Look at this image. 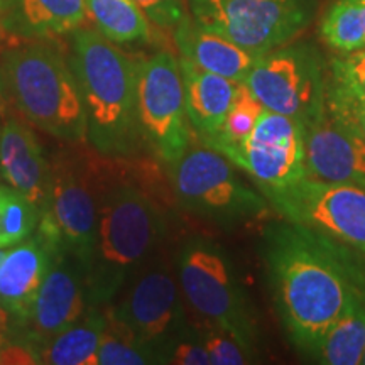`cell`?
Returning a JSON list of instances; mask_svg holds the SVG:
<instances>
[{
	"mask_svg": "<svg viewBox=\"0 0 365 365\" xmlns=\"http://www.w3.org/2000/svg\"><path fill=\"white\" fill-rule=\"evenodd\" d=\"M54 261V252L38 234L7 250L0 264V307L22 328L33 312L36 296Z\"/></svg>",
	"mask_w": 365,
	"mask_h": 365,
	"instance_id": "2e32d148",
	"label": "cell"
},
{
	"mask_svg": "<svg viewBox=\"0 0 365 365\" xmlns=\"http://www.w3.org/2000/svg\"><path fill=\"white\" fill-rule=\"evenodd\" d=\"M365 352V293H360L323 336L314 362L359 365Z\"/></svg>",
	"mask_w": 365,
	"mask_h": 365,
	"instance_id": "7402d4cb",
	"label": "cell"
},
{
	"mask_svg": "<svg viewBox=\"0 0 365 365\" xmlns=\"http://www.w3.org/2000/svg\"><path fill=\"white\" fill-rule=\"evenodd\" d=\"M362 364L365 365V352H364V357H362Z\"/></svg>",
	"mask_w": 365,
	"mask_h": 365,
	"instance_id": "60d3db41",
	"label": "cell"
},
{
	"mask_svg": "<svg viewBox=\"0 0 365 365\" xmlns=\"http://www.w3.org/2000/svg\"><path fill=\"white\" fill-rule=\"evenodd\" d=\"M313 14L314 0H190L196 24L257 54L291 43Z\"/></svg>",
	"mask_w": 365,
	"mask_h": 365,
	"instance_id": "30bf717a",
	"label": "cell"
},
{
	"mask_svg": "<svg viewBox=\"0 0 365 365\" xmlns=\"http://www.w3.org/2000/svg\"><path fill=\"white\" fill-rule=\"evenodd\" d=\"M166 234L161 208L139 185L113 173L100 200L97 234L85 272L88 303L107 307Z\"/></svg>",
	"mask_w": 365,
	"mask_h": 365,
	"instance_id": "3957f363",
	"label": "cell"
},
{
	"mask_svg": "<svg viewBox=\"0 0 365 365\" xmlns=\"http://www.w3.org/2000/svg\"><path fill=\"white\" fill-rule=\"evenodd\" d=\"M7 95L6 90H4V83H2V76H0V122L6 118V112H7Z\"/></svg>",
	"mask_w": 365,
	"mask_h": 365,
	"instance_id": "836d02e7",
	"label": "cell"
},
{
	"mask_svg": "<svg viewBox=\"0 0 365 365\" xmlns=\"http://www.w3.org/2000/svg\"><path fill=\"white\" fill-rule=\"evenodd\" d=\"M7 100L26 120L71 144L86 143V113L70 59L53 46H14L0 58Z\"/></svg>",
	"mask_w": 365,
	"mask_h": 365,
	"instance_id": "277c9868",
	"label": "cell"
},
{
	"mask_svg": "<svg viewBox=\"0 0 365 365\" xmlns=\"http://www.w3.org/2000/svg\"><path fill=\"white\" fill-rule=\"evenodd\" d=\"M196 330L207 349L210 364L244 365L255 362V350L237 339L234 333L210 323H202Z\"/></svg>",
	"mask_w": 365,
	"mask_h": 365,
	"instance_id": "f1b7e54d",
	"label": "cell"
},
{
	"mask_svg": "<svg viewBox=\"0 0 365 365\" xmlns=\"http://www.w3.org/2000/svg\"><path fill=\"white\" fill-rule=\"evenodd\" d=\"M49 159L36 132L21 118L0 124V180L43 207L48 190Z\"/></svg>",
	"mask_w": 365,
	"mask_h": 365,
	"instance_id": "e0dca14e",
	"label": "cell"
},
{
	"mask_svg": "<svg viewBox=\"0 0 365 365\" xmlns=\"http://www.w3.org/2000/svg\"><path fill=\"white\" fill-rule=\"evenodd\" d=\"M4 31V27H2V16H0V33H2Z\"/></svg>",
	"mask_w": 365,
	"mask_h": 365,
	"instance_id": "ab89813d",
	"label": "cell"
},
{
	"mask_svg": "<svg viewBox=\"0 0 365 365\" xmlns=\"http://www.w3.org/2000/svg\"><path fill=\"white\" fill-rule=\"evenodd\" d=\"M262 257L287 340L314 360L328 328L365 293L362 261L354 250L287 220L267 228Z\"/></svg>",
	"mask_w": 365,
	"mask_h": 365,
	"instance_id": "6da1fadb",
	"label": "cell"
},
{
	"mask_svg": "<svg viewBox=\"0 0 365 365\" xmlns=\"http://www.w3.org/2000/svg\"><path fill=\"white\" fill-rule=\"evenodd\" d=\"M137 117L144 144L166 164L190 148L191 130L185 103L180 59L159 51L137 61Z\"/></svg>",
	"mask_w": 365,
	"mask_h": 365,
	"instance_id": "8fae6325",
	"label": "cell"
},
{
	"mask_svg": "<svg viewBox=\"0 0 365 365\" xmlns=\"http://www.w3.org/2000/svg\"><path fill=\"white\" fill-rule=\"evenodd\" d=\"M88 304L83 266L71 255L56 254L36 296L29 319L19 328L21 335L41 349L58 333L75 325Z\"/></svg>",
	"mask_w": 365,
	"mask_h": 365,
	"instance_id": "9a60e30c",
	"label": "cell"
},
{
	"mask_svg": "<svg viewBox=\"0 0 365 365\" xmlns=\"http://www.w3.org/2000/svg\"><path fill=\"white\" fill-rule=\"evenodd\" d=\"M166 364L175 365H208L210 357L205 349L198 330L193 327L188 333L178 339L171 345L170 352L166 355Z\"/></svg>",
	"mask_w": 365,
	"mask_h": 365,
	"instance_id": "f546056e",
	"label": "cell"
},
{
	"mask_svg": "<svg viewBox=\"0 0 365 365\" xmlns=\"http://www.w3.org/2000/svg\"><path fill=\"white\" fill-rule=\"evenodd\" d=\"M222 154L247 173L266 198L308 176L304 124L267 108L247 139Z\"/></svg>",
	"mask_w": 365,
	"mask_h": 365,
	"instance_id": "4fadbf2b",
	"label": "cell"
},
{
	"mask_svg": "<svg viewBox=\"0 0 365 365\" xmlns=\"http://www.w3.org/2000/svg\"><path fill=\"white\" fill-rule=\"evenodd\" d=\"M267 200L287 222L365 255V188L304 176Z\"/></svg>",
	"mask_w": 365,
	"mask_h": 365,
	"instance_id": "7c38bea8",
	"label": "cell"
},
{
	"mask_svg": "<svg viewBox=\"0 0 365 365\" xmlns=\"http://www.w3.org/2000/svg\"><path fill=\"white\" fill-rule=\"evenodd\" d=\"M304 149L309 178L365 188V134L350 115L327 105L304 125Z\"/></svg>",
	"mask_w": 365,
	"mask_h": 365,
	"instance_id": "5bb4252c",
	"label": "cell"
},
{
	"mask_svg": "<svg viewBox=\"0 0 365 365\" xmlns=\"http://www.w3.org/2000/svg\"><path fill=\"white\" fill-rule=\"evenodd\" d=\"M88 16L105 38L115 44L148 41L149 19L135 0H85Z\"/></svg>",
	"mask_w": 365,
	"mask_h": 365,
	"instance_id": "603a6c76",
	"label": "cell"
},
{
	"mask_svg": "<svg viewBox=\"0 0 365 365\" xmlns=\"http://www.w3.org/2000/svg\"><path fill=\"white\" fill-rule=\"evenodd\" d=\"M234 164L203 145L186 150L171 164V182L182 208L217 225L234 227L266 215L264 195L240 180Z\"/></svg>",
	"mask_w": 365,
	"mask_h": 365,
	"instance_id": "52a82bcc",
	"label": "cell"
},
{
	"mask_svg": "<svg viewBox=\"0 0 365 365\" xmlns=\"http://www.w3.org/2000/svg\"><path fill=\"white\" fill-rule=\"evenodd\" d=\"M264 112V105L250 93L245 83H239L235 98L232 102L230 110H228L225 120H223L222 129L213 139L203 143L208 148L222 153L223 149L235 148L244 143L254 130L255 124L261 118Z\"/></svg>",
	"mask_w": 365,
	"mask_h": 365,
	"instance_id": "4316f807",
	"label": "cell"
},
{
	"mask_svg": "<svg viewBox=\"0 0 365 365\" xmlns=\"http://www.w3.org/2000/svg\"><path fill=\"white\" fill-rule=\"evenodd\" d=\"M180 59L185 103L190 125L198 132L203 143L213 139L222 129L239 83L225 76L205 71L186 58Z\"/></svg>",
	"mask_w": 365,
	"mask_h": 365,
	"instance_id": "d6986e66",
	"label": "cell"
},
{
	"mask_svg": "<svg viewBox=\"0 0 365 365\" xmlns=\"http://www.w3.org/2000/svg\"><path fill=\"white\" fill-rule=\"evenodd\" d=\"M43 364L41 349L34 341L21 335L19 339L9 336L0 349V365H36Z\"/></svg>",
	"mask_w": 365,
	"mask_h": 365,
	"instance_id": "1f68e13d",
	"label": "cell"
},
{
	"mask_svg": "<svg viewBox=\"0 0 365 365\" xmlns=\"http://www.w3.org/2000/svg\"><path fill=\"white\" fill-rule=\"evenodd\" d=\"M346 115L352 117L354 120L357 122V124H359L360 129L364 130V134H365V103L359 105V107H355L354 110L350 112V113H346Z\"/></svg>",
	"mask_w": 365,
	"mask_h": 365,
	"instance_id": "d6a6232c",
	"label": "cell"
},
{
	"mask_svg": "<svg viewBox=\"0 0 365 365\" xmlns=\"http://www.w3.org/2000/svg\"><path fill=\"white\" fill-rule=\"evenodd\" d=\"M39 217L38 205L9 186L0 210V247H12L33 235Z\"/></svg>",
	"mask_w": 365,
	"mask_h": 365,
	"instance_id": "83f0119b",
	"label": "cell"
},
{
	"mask_svg": "<svg viewBox=\"0 0 365 365\" xmlns=\"http://www.w3.org/2000/svg\"><path fill=\"white\" fill-rule=\"evenodd\" d=\"M9 333H11V330H0V349H2L4 344H6V341H7Z\"/></svg>",
	"mask_w": 365,
	"mask_h": 365,
	"instance_id": "d590c367",
	"label": "cell"
},
{
	"mask_svg": "<svg viewBox=\"0 0 365 365\" xmlns=\"http://www.w3.org/2000/svg\"><path fill=\"white\" fill-rule=\"evenodd\" d=\"M11 0H0V16H4V12L7 11V6Z\"/></svg>",
	"mask_w": 365,
	"mask_h": 365,
	"instance_id": "74e56055",
	"label": "cell"
},
{
	"mask_svg": "<svg viewBox=\"0 0 365 365\" xmlns=\"http://www.w3.org/2000/svg\"><path fill=\"white\" fill-rule=\"evenodd\" d=\"M110 158L65 149L49 159L48 190L36 234L56 254L75 257L85 272L97 234L100 200L113 175Z\"/></svg>",
	"mask_w": 365,
	"mask_h": 365,
	"instance_id": "5b68a950",
	"label": "cell"
},
{
	"mask_svg": "<svg viewBox=\"0 0 365 365\" xmlns=\"http://www.w3.org/2000/svg\"><path fill=\"white\" fill-rule=\"evenodd\" d=\"M70 65L78 80L86 113V140L95 153L130 159L143 149L137 117V61L98 29L71 33Z\"/></svg>",
	"mask_w": 365,
	"mask_h": 365,
	"instance_id": "7a4b0ae2",
	"label": "cell"
},
{
	"mask_svg": "<svg viewBox=\"0 0 365 365\" xmlns=\"http://www.w3.org/2000/svg\"><path fill=\"white\" fill-rule=\"evenodd\" d=\"M365 103V48L331 58L327 75V105L350 113Z\"/></svg>",
	"mask_w": 365,
	"mask_h": 365,
	"instance_id": "cb8c5ba5",
	"label": "cell"
},
{
	"mask_svg": "<svg viewBox=\"0 0 365 365\" xmlns=\"http://www.w3.org/2000/svg\"><path fill=\"white\" fill-rule=\"evenodd\" d=\"M6 254H7V249L6 247H0V264H2L4 257H6Z\"/></svg>",
	"mask_w": 365,
	"mask_h": 365,
	"instance_id": "f35d334b",
	"label": "cell"
},
{
	"mask_svg": "<svg viewBox=\"0 0 365 365\" xmlns=\"http://www.w3.org/2000/svg\"><path fill=\"white\" fill-rule=\"evenodd\" d=\"M7 185H0V210H2V203H4V198H6V193H7Z\"/></svg>",
	"mask_w": 365,
	"mask_h": 365,
	"instance_id": "8d00e7d4",
	"label": "cell"
},
{
	"mask_svg": "<svg viewBox=\"0 0 365 365\" xmlns=\"http://www.w3.org/2000/svg\"><path fill=\"white\" fill-rule=\"evenodd\" d=\"M86 17L85 0H11L2 27L21 39H51L76 31Z\"/></svg>",
	"mask_w": 365,
	"mask_h": 365,
	"instance_id": "ffe728a7",
	"label": "cell"
},
{
	"mask_svg": "<svg viewBox=\"0 0 365 365\" xmlns=\"http://www.w3.org/2000/svg\"><path fill=\"white\" fill-rule=\"evenodd\" d=\"M244 83L264 108L304 125L327 108V66L308 43L284 44L262 54Z\"/></svg>",
	"mask_w": 365,
	"mask_h": 365,
	"instance_id": "9c48e42d",
	"label": "cell"
},
{
	"mask_svg": "<svg viewBox=\"0 0 365 365\" xmlns=\"http://www.w3.org/2000/svg\"><path fill=\"white\" fill-rule=\"evenodd\" d=\"M176 274L182 299L200 322L234 333L254 349L257 323L252 307L222 245L203 237L186 240L178 252Z\"/></svg>",
	"mask_w": 365,
	"mask_h": 365,
	"instance_id": "8992f818",
	"label": "cell"
},
{
	"mask_svg": "<svg viewBox=\"0 0 365 365\" xmlns=\"http://www.w3.org/2000/svg\"><path fill=\"white\" fill-rule=\"evenodd\" d=\"M149 22L164 29H175L186 16L181 0H135Z\"/></svg>",
	"mask_w": 365,
	"mask_h": 365,
	"instance_id": "4dcf8cb0",
	"label": "cell"
},
{
	"mask_svg": "<svg viewBox=\"0 0 365 365\" xmlns=\"http://www.w3.org/2000/svg\"><path fill=\"white\" fill-rule=\"evenodd\" d=\"M105 325L103 307L88 304L75 325L58 333L41 346L43 364L98 365V346Z\"/></svg>",
	"mask_w": 365,
	"mask_h": 365,
	"instance_id": "44dd1931",
	"label": "cell"
},
{
	"mask_svg": "<svg viewBox=\"0 0 365 365\" xmlns=\"http://www.w3.org/2000/svg\"><path fill=\"white\" fill-rule=\"evenodd\" d=\"M12 322L6 309L0 307V330H11Z\"/></svg>",
	"mask_w": 365,
	"mask_h": 365,
	"instance_id": "e575fe53",
	"label": "cell"
},
{
	"mask_svg": "<svg viewBox=\"0 0 365 365\" xmlns=\"http://www.w3.org/2000/svg\"><path fill=\"white\" fill-rule=\"evenodd\" d=\"M112 307L137 339L158 354L159 364H166L171 345L193 328L175 267L158 250L132 274Z\"/></svg>",
	"mask_w": 365,
	"mask_h": 365,
	"instance_id": "ba28073f",
	"label": "cell"
},
{
	"mask_svg": "<svg viewBox=\"0 0 365 365\" xmlns=\"http://www.w3.org/2000/svg\"><path fill=\"white\" fill-rule=\"evenodd\" d=\"M105 325L98 346V365L159 364L158 354L137 339L127 323L113 312L112 303L103 307Z\"/></svg>",
	"mask_w": 365,
	"mask_h": 365,
	"instance_id": "484cf974",
	"label": "cell"
},
{
	"mask_svg": "<svg viewBox=\"0 0 365 365\" xmlns=\"http://www.w3.org/2000/svg\"><path fill=\"white\" fill-rule=\"evenodd\" d=\"M319 38L344 54L365 48V0H335L319 22Z\"/></svg>",
	"mask_w": 365,
	"mask_h": 365,
	"instance_id": "d4e9b609",
	"label": "cell"
},
{
	"mask_svg": "<svg viewBox=\"0 0 365 365\" xmlns=\"http://www.w3.org/2000/svg\"><path fill=\"white\" fill-rule=\"evenodd\" d=\"M175 41L181 58L190 59L205 71L225 76L237 83H244L255 61L262 56L205 29L188 14L175 27Z\"/></svg>",
	"mask_w": 365,
	"mask_h": 365,
	"instance_id": "ac0fdd59",
	"label": "cell"
}]
</instances>
